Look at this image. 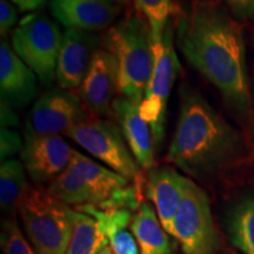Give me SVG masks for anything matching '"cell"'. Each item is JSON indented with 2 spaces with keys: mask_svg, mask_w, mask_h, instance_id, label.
<instances>
[{
  "mask_svg": "<svg viewBox=\"0 0 254 254\" xmlns=\"http://www.w3.org/2000/svg\"><path fill=\"white\" fill-rule=\"evenodd\" d=\"M47 190L56 198L62 200L66 205L74 206V208L92 205L90 190L82 177L72 165H69L56 179H53Z\"/></svg>",
  "mask_w": 254,
  "mask_h": 254,
  "instance_id": "22",
  "label": "cell"
},
{
  "mask_svg": "<svg viewBox=\"0 0 254 254\" xmlns=\"http://www.w3.org/2000/svg\"><path fill=\"white\" fill-rule=\"evenodd\" d=\"M0 124L1 128H11V127H17L19 125V120L13 107H11L7 103L1 100L0 104Z\"/></svg>",
  "mask_w": 254,
  "mask_h": 254,
  "instance_id": "29",
  "label": "cell"
},
{
  "mask_svg": "<svg viewBox=\"0 0 254 254\" xmlns=\"http://www.w3.org/2000/svg\"><path fill=\"white\" fill-rule=\"evenodd\" d=\"M75 209L97 219L114 253L140 254L134 236L127 230L133 218L132 211L126 208L100 209L92 205H85Z\"/></svg>",
  "mask_w": 254,
  "mask_h": 254,
  "instance_id": "18",
  "label": "cell"
},
{
  "mask_svg": "<svg viewBox=\"0 0 254 254\" xmlns=\"http://www.w3.org/2000/svg\"><path fill=\"white\" fill-rule=\"evenodd\" d=\"M107 245L109 240L97 219L75 209L74 227L65 254H99Z\"/></svg>",
  "mask_w": 254,
  "mask_h": 254,
  "instance_id": "21",
  "label": "cell"
},
{
  "mask_svg": "<svg viewBox=\"0 0 254 254\" xmlns=\"http://www.w3.org/2000/svg\"><path fill=\"white\" fill-rule=\"evenodd\" d=\"M74 150L60 135H36L24 131L21 163L38 185L51 183L71 165Z\"/></svg>",
  "mask_w": 254,
  "mask_h": 254,
  "instance_id": "11",
  "label": "cell"
},
{
  "mask_svg": "<svg viewBox=\"0 0 254 254\" xmlns=\"http://www.w3.org/2000/svg\"><path fill=\"white\" fill-rule=\"evenodd\" d=\"M92 119L81 98L64 88H53L34 103L25 132L36 135L65 134L69 128Z\"/></svg>",
  "mask_w": 254,
  "mask_h": 254,
  "instance_id": "10",
  "label": "cell"
},
{
  "mask_svg": "<svg viewBox=\"0 0 254 254\" xmlns=\"http://www.w3.org/2000/svg\"><path fill=\"white\" fill-rule=\"evenodd\" d=\"M17 24V11L7 0H0V33L4 37Z\"/></svg>",
  "mask_w": 254,
  "mask_h": 254,
  "instance_id": "28",
  "label": "cell"
},
{
  "mask_svg": "<svg viewBox=\"0 0 254 254\" xmlns=\"http://www.w3.org/2000/svg\"><path fill=\"white\" fill-rule=\"evenodd\" d=\"M25 166L21 161L8 159L0 167V206L4 213L12 215L18 211V205L28 187Z\"/></svg>",
  "mask_w": 254,
  "mask_h": 254,
  "instance_id": "20",
  "label": "cell"
},
{
  "mask_svg": "<svg viewBox=\"0 0 254 254\" xmlns=\"http://www.w3.org/2000/svg\"><path fill=\"white\" fill-rule=\"evenodd\" d=\"M243 147L240 133L194 88H184L167 161L196 179L230 163Z\"/></svg>",
  "mask_w": 254,
  "mask_h": 254,
  "instance_id": "2",
  "label": "cell"
},
{
  "mask_svg": "<svg viewBox=\"0 0 254 254\" xmlns=\"http://www.w3.org/2000/svg\"><path fill=\"white\" fill-rule=\"evenodd\" d=\"M24 140L18 132L11 128H1L0 131V157L2 161L8 160L12 155L21 152Z\"/></svg>",
  "mask_w": 254,
  "mask_h": 254,
  "instance_id": "26",
  "label": "cell"
},
{
  "mask_svg": "<svg viewBox=\"0 0 254 254\" xmlns=\"http://www.w3.org/2000/svg\"><path fill=\"white\" fill-rule=\"evenodd\" d=\"M189 178L172 167H153L147 178V195L155 206L157 215L168 234L173 236V224L185 195Z\"/></svg>",
  "mask_w": 254,
  "mask_h": 254,
  "instance_id": "15",
  "label": "cell"
},
{
  "mask_svg": "<svg viewBox=\"0 0 254 254\" xmlns=\"http://www.w3.org/2000/svg\"><path fill=\"white\" fill-rule=\"evenodd\" d=\"M12 1L18 6L20 11L27 12L39 8L40 6L45 4L47 0H12Z\"/></svg>",
  "mask_w": 254,
  "mask_h": 254,
  "instance_id": "30",
  "label": "cell"
},
{
  "mask_svg": "<svg viewBox=\"0 0 254 254\" xmlns=\"http://www.w3.org/2000/svg\"><path fill=\"white\" fill-rule=\"evenodd\" d=\"M17 212L28 241L38 253L65 254L74 227V208L47 189L30 186L19 201Z\"/></svg>",
  "mask_w": 254,
  "mask_h": 254,
  "instance_id": "4",
  "label": "cell"
},
{
  "mask_svg": "<svg viewBox=\"0 0 254 254\" xmlns=\"http://www.w3.org/2000/svg\"><path fill=\"white\" fill-rule=\"evenodd\" d=\"M0 243L2 254H39L24 237L15 219L2 221Z\"/></svg>",
  "mask_w": 254,
  "mask_h": 254,
  "instance_id": "25",
  "label": "cell"
},
{
  "mask_svg": "<svg viewBox=\"0 0 254 254\" xmlns=\"http://www.w3.org/2000/svg\"><path fill=\"white\" fill-rule=\"evenodd\" d=\"M0 94L1 100L13 109H23L37 98V75L9 46H0Z\"/></svg>",
  "mask_w": 254,
  "mask_h": 254,
  "instance_id": "14",
  "label": "cell"
},
{
  "mask_svg": "<svg viewBox=\"0 0 254 254\" xmlns=\"http://www.w3.org/2000/svg\"><path fill=\"white\" fill-rule=\"evenodd\" d=\"M228 12L237 21L254 17V0H224Z\"/></svg>",
  "mask_w": 254,
  "mask_h": 254,
  "instance_id": "27",
  "label": "cell"
},
{
  "mask_svg": "<svg viewBox=\"0 0 254 254\" xmlns=\"http://www.w3.org/2000/svg\"><path fill=\"white\" fill-rule=\"evenodd\" d=\"M129 228L138 243L140 254L172 253L168 233L165 231L154 209L147 202L142 201L135 209Z\"/></svg>",
  "mask_w": 254,
  "mask_h": 254,
  "instance_id": "19",
  "label": "cell"
},
{
  "mask_svg": "<svg viewBox=\"0 0 254 254\" xmlns=\"http://www.w3.org/2000/svg\"><path fill=\"white\" fill-rule=\"evenodd\" d=\"M232 241L245 254H254V198L236 206L231 217Z\"/></svg>",
  "mask_w": 254,
  "mask_h": 254,
  "instance_id": "23",
  "label": "cell"
},
{
  "mask_svg": "<svg viewBox=\"0 0 254 254\" xmlns=\"http://www.w3.org/2000/svg\"><path fill=\"white\" fill-rule=\"evenodd\" d=\"M100 38L92 32L66 28L57 65V81L64 90L81 86L93 57L99 47Z\"/></svg>",
  "mask_w": 254,
  "mask_h": 254,
  "instance_id": "12",
  "label": "cell"
},
{
  "mask_svg": "<svg viewBox=\"0 0 254 254\" xmlns=\"http://www.w3.org/2000/svg\"><path fill=\"white\" fill-rule=\"evenodd\" d=\"M173 237L185 254H214L218 246L208 196L190 178L173 224Z\"/></svg>",
  "mask_w": 254,
  "mask_h": 254,
  "instance_id": "8",
  "label": "cell"
},
{
  "mask_svg": "<svg viewBox=\"0 0 254 254\" xmlns=\"http://www.w3.org/2000/svg\"><path fill=\"white\" fill-rule=\"evenodd\" d=\"M112 111L120 124L124 138L139 166L154 167V140L151 127L140 116V105L120 97L114 99Z\"/></svg>",
  "mask_w": 254,
  "mask_h": 254,
  "instance_id": "17",
  "label": "cell"
},
{
  "mask_svg": "<svg viewBox=\"0 0 254 254\" xmlns=\"http://www.w3.org/2000/svg\"><path fill=\"white\" fill-rule=\"evenodd\" d=\"M99 254H116V253L113 252V250L111 249V246H110V245H107V246H105L104 249L100 251Z\"/></svg>",
  "mask_w": 254,
  "mask_h": 254,
  "instance_id": "31",
  "label": "cell"
},
{
  "mask_svg": "<svg viewBox=\"0 0 254 254\" xmlns=\"http://www.w3.org/2000/svg\"><path fill=\"white\" fill-rule=\"evenodd\" d=\"M117 91H119L117 60L106 49H99L80 86L82 103L91 116L105 117L112 111Z\"/></svg>",
  "mask_w": 254,
  "mask_h": 254,
  "instance_id": "13",
  "label": "cell"
},
{
  "mask_svg": "<svg viewBox=\"0 0 254 254\" xmlns=\"http://www.w3.org/2000/svg\"><path fill=\"white\" fill-rule=\"evenodd\" d=\"M63 37L57 23L41 13L21 19L12 34L14 52L45 86H50L57 77Z\"/></svg>",
  "mask_w": 254,
  "mask_h": 254,
  "instance_id": "5",
  "label": "cell"
},
{
  "mask_svg": "<svg viewBox=\"0 0 254 254\" xmlns=\"http://www.w3.org/2000/svg\"><path fill=\"white\" fill-rule=\"evenodd\" d=\"M173 25L168 21L163 40L154 45V68L140 104V116L151 127L155 147H160L165 135L167 105L171 91L182 66L173 46Z\"/></svg>",
  "mask_w": 254,
  "mask_h": 254,
  "instance_id": "6",
  "label": "cell"
},
{
  "mask_svg": "<svg viewBox=\"0 0 254 254\" xmlns=\"http://www.w3.org/2000/svg\"><path fill=\"white\" fill-rule=\"evenodd\" d=\"M51 13L66 28L99 31L113 23L118 14L114 0H52Z\"/></svg>",
  "mask_w": 254,
  "mask_h": 254,
  "instance_id": "16",
  "label": "cell"
},
{
  "mask_svg": "<svg viewBox=\"0 0 254 254\" xmlns=\"http://www.w3.org/2000/svg\"><path fill=\"white\" fill-rule=\"evenodd\" d=\"M135 6L136 9L147 19L154 45L160 44L165 28L170 21L172 0H135Z\"/></svg>",
  "mask_w": 254,
  "mask_h": 254,
  "instance_id": "24",
  "label": "cell"
},
{
  "mask_svg": "<svg viewBox=\"0 0 254 254\" xmlns=\"http://www.w3.org/2000/svg\"><path fill=\"white\" fill-rule=\"evenodd\" d=\"M177 45L190 66L211 82L240 118L252 109L243 30L230 12L213 1H200L179 14Z\"/></svg>",
  "mask_w": 254,
  "mask_h": 254,
  "instance_id": "1",
  "label": "cell"
},
{
  "mask_svg": "<svg viewBox=\"0 0 254 254\" xmlns=\"http://www.w3.org/2000/svg\"><path fill=\"white\" fill-rule=\"evenodd\" d=\"M65 135L114 172L140 185V166L127 147L122 128L114 123L90 119L73 126Z\"/></svg>",
  "mask_w": 254,
  "mask_h": 254,
  "instance_id": "7",
  "label": "cell"
},
{
  "mask_svg": "<svg viewBox=\"0 0 254 254\" xmlns=\"http://www.w3.org/2000/svg\"><path fill=\"white\" fill-rule=\"evenodd\" d=\"M105 49L118 65V86L123 98L140 105L154 68V43L150 25L131 14L107 32Z\"/></svg>",
  "mask_w": 254,
  "mask_h": 254,
  "instance_id": "3",
  "label": "cell"
},
{
  "mask_svg": "<svg viewBox=\"0 0 254 254\" xmlns=\"http://www.w3.org/2000/svg\"><path fill=\"white\" fill-rule=\"evenodd\" d=\"M71 165L86 183L92 195V206L94 207L134 211L141 204L139 186H131L129 180L111 168L101 166L75 150Z\"/></svg>",
  "mask_w": 254,
  "mask_h": 254,
  "instance_id": "9",
  "label": "cell"
}]
</instances>
